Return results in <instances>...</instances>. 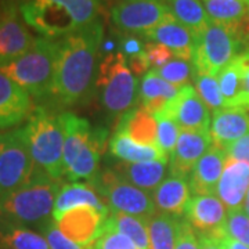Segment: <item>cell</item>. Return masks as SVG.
Listing matches in <instances>:
<instances>
[{"mask_svg": "<svg viewBox=\"0 0 249 249\" xmlns=\"http://www.w3.org/2000/svg\"><path fill=\"white\" fill-rule=\"evenodd\" d=\"M10 3L7 1H3V0H0V24H1V21H3V18L6 16V11H7V6H9Z\"/></svg>", "mask_w": 249, "mask_h": 249, "instance_id": "obj_50", "label": "cell"}, {"mask_svg": "<svg viewBox=\"0 0 249 249\" xmlns=\"http://www.w3.org/2000/svg\"><path fill=\"white\" fill-rule=\"evenodd\" d=\"M142 36L151 40L152 43L168 47L176 57H180L187 61L193 60L194 36L172 16L162 21L160 25L144 32Z\"/></svg>", "mask_w": 249, "mask_h": 249, "instance_id": "obj_21", "label": "cell"}, {"mask_svg": "<svg viewBox=\"0 0 249 249\" xmlns=\"http://www.w3.org/2000/svg\"><path fill=\"white\" fill-rule=\"evenodd\" d=\"M226 235L249 247V217L242 209H230L226 223Z\"/></svg>", "mask_w": 249, "mask_h": 249, "instance_id": "obj_38", "label": "cell"}, {"mask_svg": "<svg viewBox=\"0 0 249 249\" xmlns=\"http://www.w3.org/2000/svg\"><path fill=\"white\" fill-rule=\"evenodd\" d=\"M39 231L43 234L50 249H91V245H93L91 244V245L85 247V245H79V244L71 241L67 235L62 234L54 220H50L43 224L39 229Z\"/></svg>", "mask_w": 249, "mask_h": 249, "instance_id": "obj_39", "label": "cell"}, {"mask_svg": "<svg viewBox=\"0 0 249 249\" xmlns=\"http://www.w3.org/2000/svg\"><path fill=\"white\" fill-rule=\"evenodd\" d=\"M242 211L247 213V216L249 217V190L247 193V196H245V201H244V205H242Z\"/></svg>", "mask_w": 249, "mask_h": 249, "instance_id": "obj_52", "label": "cell"}, {"mask_svg": "<svg viewBox=\"0 0 249 249\" xmlns=\"http://www.w3.org/2000/svg\"><path fill=\"white\" fill-rule=\"evenodd\" d=\"M107 214L90 206H79L54 220L64 235L79 245H91L103 234Z\"/></svg>", "mask_w": 249, "mask_h": 249, "instance_id": "obj_13", "label": "cell"}, {"mask_svg": "<svg viewBox=\"0 0 249 249\" xmlns=\"http://www.w3.org/2000/svg\"><path fill=\"white\" fill-rule=\"evenodd\" d=\"M193 71H194L193 62L183 60V58L175 55L166 65H163L162 68L157 70L155 72L160 75L162 79L166 80L170 85L181 88V86L187 85Z\"/></svg>", "mask_w": 249, "mask_h": 249, "instance_id": "obj_36", "label": "cell"}, {"mask_svg": "<svg viewBox=\"0 0 249 249\" xmlns=\"http://www.w3.org/2000/svg\"><path fill=\"white\" fill-rule=\"evenodd\" d=\"M249 49L241 25H227L212 21L194 39V73L216 76L230 62Z\"/></svg>", "mask_w": 249, "mask_h": 249, "instance_id": "obj_5", "label": "cell"}, {"mask_svg": "<svg viewBox=\"0 0 249 249\" xmlns=\"http://www.w3.org/2000/svg\"><path fill=\"white\" fill-rule=\"evenodd\" d=\"M154 116H155L157 124H158V132H157L158 147L166 152V155L170 158L175 151L176 144H178L181 129L173 119H170L169 116L162 115V114Z\"/></svg>", "mask_w": 249, "mask_h": 249, "instance_id": "obj_37", "label": "cell"}, {"mask_svg": "<svg viewBox=\"0 0 249 249\" xmlns=\"http://www.w3.org/2000/svg\"><path fill=\"white\" fill-rule=\"evenodd\" d=\"M213 144L211 132L204 130H183L180 132L178 144L170 157L169 173L190 178L196 162Z\"/></svg>", "mask_w": 249, "mask_h": 249, "instance_id": "obj_15", "label": "cell"}, {"mask_svg": "<svg viewBox=\"0 0 249 249\" xmlns=\"http://www.w3.org/2000/svg\"><path fill=\"white\" fill-rule=\"evenodd\" d=\"M126 60H127V65H129L130 71L133 72L136 78H142L148 72V68H151L145 50L140 54H136L133 57H129Z\"/></svg>", "mask_w": 249, "mask_h": 249, "instance_id": "obj_45", "label": "cell"}, {"mask_svg": "<svg viewBox=\"0 0 249 249\" xmlns=\"http://www.w3.org/2000/svg\"><path fill=\"white\" fill-rule=\"evenodd\" d=\"M175 249H198V235L184 217L180 220L178 235Z\"/></svg>", "mask_w": 249, "mask_h": 249, "instance_id": "obj_43", "label": "cell"}, {"mask_svg": "<svg viewBox=\"0 0 249 249\" xmlns=\"http://www.w3.org/2000/svg\"><path fill=\"white\" fill-rule=\"evenodd\" d=\"M166 165L168 163H163L160 160L119 162L112 169L130 184L151 194L166 178V173L169 172Z\"/></svg>", "mask_w": 249, "mask_h": 249, "instance_id": "obj_24", "label": "cell"}, {"mask_svg": "<svg viewBox=\"0 0 249 249\" xmlns=\"http://www.w3.org/2000/svg\"><path fill=\"white\" fill-rule=\"evenodd\" d=\"M145 53H147L152 71L162 68L175 57V54L172 53V50H169L168 47L158 45V43H152V42L145 45Z\"/></svg>", "mask_w": 249, "mask_h": 249, "instance_id": "obj_41", "label": "cell"}, {"mask_svg": "<svg viewBox=\"0 0 249 249\" xmlns=\"http://www.w3.org/2000/svg\"><path fill=\"white\" fill-rule=\"evenodd\" d=\"M31 155L39 169L61 180L64 176V129L61 114L46 106L32 109L24 126Z\"/></svg>", "mask_w": 249, "mask_h": 249, "instance_id": "obj_4", "label": "cell"}, {"mask_svg": "<svg viewBox=\"0 0 249 249\" xmlns=\"http://www.w3.org/2000/svg\"><path fill=\"white\" fill-rule=\"evenodd\" d=\"M249 132V112L242 108H222L214 111L211 137L216 147L227 150L232 142Z\"/></svg>", "mask_w": 249, "mask_h": 249, "instance_id": "obj_19", "label": "cell"}, {"mask_svg": "<svg viewBox=\"0 0 249 249\" xmlns=\"http://www.w3.org/2000/svg\"><path fill=\"white\" fill-rule=\"evenodd\" d=\"M242 65V82H244V106L242 109L249 111V49L238 55Z\"/></svg>", "mask_w": 249, "mask_h": 249, "instance_id": "obj_46", "label": "cell"}, {"mask_svg": "<svg viewBox=\"0 0 249 249\" xmlns=\"http://www.w3.org/2000/svg\"><path fill=\"white\" fill-rule=\"evenodd\" d=\"M248 1V6H249V0H247ZM241 27H242V32H244V35H245V37H247V42L249 43V13L248 16L245 17V19H244V22L241 24Z\"/></svg>", "mask_w": 249, "mask_h": 249, "instance_id": "obj_49", "label": "cell"}, {"mask_svg": "<svg viewBox=\"0 0 249 249\" xmlns=\"http://www.w3.org/2000/svg\"><path fill=\"white\" fill-rule=\"evenodd\" d=\"M79 206H90L109 216V208L103 201L96 187L91 183H68L62 184L58 196L55 198L53 209V220H58L62 214Z\"/></svg>", "mask_w": 249, "mask_h": 249, "instance_id": "obj_22", "label": "cell"}, {"mask_svg": "<svg viewBox=\"0 0 249 249\" xmlns=\"http://www.w3.org/2000/svg\"><path fill=\"white\" fill-rule=\"evenodd\" d=\"M104 230L122 234L132 241L137 248L151 249L147 219L124 213H109L104 223Z\"/></svg>", "mask_w": 249, "mask_h": 249, "instance_id": "obj_31", "label": "cell"}, {"mask_svg": "<svg viewBox=\"0 0 249 249\" xmlns=\"http://www.w3.org/2000/svg\"><path fill=\"white\" fill-rule=\"evenodd\" d=\"M19 16V7L14 4L7 6L6 16L0 24V67L24 55L35 43Z\"/></svg>", "mask_w": 249, "mask_h": 249, "instance_id": "obj_14", "label": "cell"}, {"mask_svg": "<svg viewBox=\"0 0 249 249\" xmlns=\"http://www.w3.org/2000/svg\"><path fill=\"white\" fill-rule=\"evenodd\" d=\"M217 82L222 90L226 108H242L244 82H242V65L238 55L220 71V73L217 75Z\"/></svg>", "mask_w": 249, "mask_h": 249, "instance_id": "obj_32", "label": "cell"}, {"mask_svg": "<svg viewBox=\"0 0 249 249\" xmlns=\"http://www.w3.org/2000/svg\"><path fill=\"white\" fill-rule=\"evenodd\" d=\"M178 89L180 88L162 79L155 71H148L142 78L139 90V104L151 115L160 114L170 100L176 97Z\"/></svg>", "mask_w": 249, "mask_h": 249, "instance_id": "obj_25", "label": "cell"}, {"mask_svg": "<svg viewBox=\"0 0 249 249\" xmlns=\"http://www.w3.org/2000/svg\"><path fill=\"white\" fill-rule=\"evenodd\" d=\"M248 190L249 165L241 160L227 158L214 196L227 206L229 211L242 209Z\"/></svg>", "mask_w": 249, "mask_h": 249, "instance_id": "obj_17", "label": "cell"}, {"mask_svg": "<svg viewBox=\"0 0 249 249\" xmlns=\"http://www.w3.org/2000/svg\"><path fill=\"white\" fill-rule=\"evenodd\" d=\"M227 158L224 150L214 144L209 147L190 175V186L194 196L214 194Z\"/></svg>", "mask_w": 249, "mask_h": 249, "instance_id": "obj_20", "label": "cell"}, {"mask_svg": "<svg viewBox=\"0 0 249 249\" xmlns=\"http://www.w3.org/2000/svg\"><path fill=\"white\" fill-rule=\"evenodd\" d=\"M160 114L169 116L183 130L211 132V109L205 106L196 88L188 83L178 89L176 97L170 100Z\"/></svg>", "mask_w": 249, "mask_h": 249, "instance_id": "obj_11", "label": "cell"}, {"mask_svg": "<svg viewBox=\"0 0 249 249\" xmlns=\"http://www.w3.org/2000/svg\"><path fill=\"white\" fill-rule=\"evenodd\" d=\"M108 130L104 127H94L91 130L89 142L82 148L76 160L70 168L65 169V178L71 181H79L82 178L91 181L98 175V165L101 154L104 152L107 144Z\"/></svg>", "mask_w": 249, "mask_h": 249, "instance_id": "obj_23", "label": "cell"}, {"mask_svg": "<svg viewBox=\"0 0 249 249\" xmlns=\"http://www.w3.org/2000/svg\"><path fill=\"white\" fill-rule=\"evenodd\" d=\"M170 16L160 0H119L111 10L114 25L121 32L134 35H142Z\"/></svg>", "mask_w": 249, "mask_h": 249, "instance_id": "obj_10", "label": "cell"}, {"mask_svg": "<svg viewBox=\"0 0 249 249\" xmlns=\"http://www.w3.org/2000/svg\"><path fill=\"white\" fill-rule=\"evenodd\" d=\"M194 83H196V93L199 94V97L202 98L205 106L212 112L226 108L224 98L222 96V90H220L216 76L194 73Z\"/></svg>", "mask_w": 249, "mask_h": 249, "instance_id": "obj_35", "label": "cell"}, {"mask_svg": "<svg viewBox=\"0 0 249 249\" xmlns=\"http://www.w3.org/2000/svg\"><path fill=\"white\" fill-rule=\"evenodd\" d=\"M181 217L166 213H155L148 219L151 249H175Z\"/></svg>", "mask_w": 249, "mask_h": 249, "instance_id": "obj_33", "label": "cell"}, {"mask_svg": "<svg viewBox=\"0 0 249 249\" xmlns=\"http://www.w3.org/2000/svg\"><path fill=\"white\" fill-rule=\"evenodd\" d=\"M35 169L24 127L0 134V198L27 183Z\"/></svg>", "mask_w": 249, "mask_h": 249, "instance_id": "obj_9", "label": "cell"}, {"mask_svg": "<svg viewBox=\"0 0 249 249\" xmlns=\"http://www.w3.org/2000/svg\"><path fill=\"white\" fill-rule=\"evenodd\" d=\"M94 90L109 115H124L134 107L139 100V78L130 71L124 54L116 52L100 58Z\"/></svg>", "mask_w": 249, "mask_h": 249, "instance_id": "obj_7", "label": "cell"}, {"mask_svg": "<svg viewBox=\"0 0 249 249\" xmlns=\"http://www.w3.org/2000/svg\"><path fill=\"white\" fill-rule=\"evenodd\" d=\"M227 214V206L214 194H208L191 196L183 217L196 234L220 240L226 235Z\"/></svg>", "mask_w": 249, "mask_h": 249, "instance_id": "obj_12", "label": "cell"}, {"mask_svg": "<svg viewBox=\"0 0 249 249\" xmlns=\"http://www.w3.org/2000/svg\"><path fill=\"white\" fill-rule=\"evenodd\" d=\"M198 235V249H222L217 238L208 235Z\"/></svg>", "mask_w": 249, "mask_h": 249, "instance_id": "obj_47", "label": "cell"}, {"mask_svg": "<svg viewBox=\"0 0 249 249\" xmlns=\"http://www.w3.org/2000/svg\"><path fill=\"white\" fill-rule=\"evenodd\" d=\"M115 132L126 133L134 142H140L142 145L158 147L157 119L142 107H133L126 111L124 115H121Z\"/></svg>", "mask_w": 249, "mask_h": 249, "instance_id": "obj_26", "label": "cell"}, {"mask_svg": "<svg viewBox=\"0 0 249 249\" xmlns=\"http://www.w3.org/2000/svg\"><path fill=\"white\" fill-rule=\"evenodd\" d=\"M21 17L46 39H61L98 19L100 0H31Z\"/></svg>", "mask_w": 249, "mask_h": 249, "instance_id": "obj_2", "label": "cell"}, {"mask_svg": "<svg viewBox=\"0 0 249 249\" xmlns=\"http://www.w3.org/2000/svg\"><path fill=\"white\" fill-rule=\"evenodd\" d=\"M62 129H64V175L70 168L82 148L89 142L93 127L89 121L75 115L72 112H61Z\"/></svg>", "mask_w": 249, "mask_h": 249, "instance_id": "obj_28", "label": "cell"}, {"mask_svg": "<svg viewBox=\"0 0 249 249\" xmlns=\"http://www.w3.org/2000/svg\"><path fill=\"white\" fill-rule=\"evenodd\" d=\"M219 244H220V248L222 249H249V247L244 245L240 241L234 240L229 235H224L219 240Z\"/></svg>", "mask_w": 249, "mask_h": 249, "instance_id": "obj_48", "label": "cell"}, {"mask_svg": "<svg viewBox=\"0 0 249 249\" xmlns=\"http://www.w3.org/2000/svg\"><path fill=\"white\" fill-rule=\"evenodd\" d=\"M103 39L104 27L97 19L80 31L55 40L57 58L52 93L55 104L72 107L89 100L94 90Z\"/></svg>", "mask_w": 249, "mask_h": 249, "instance_id": "obj_1", "label": "cell"}, {"mask_svg": "<svg viewBox=\"0 0 249 249\" xmlns=\"http://www.w3.org/2000/svg\"><path fill=\"white\" fill-rule=\"evenodd\" d=\"M229 158L235 160H241L249 165V132L240 140L232 142L231 145L226 150Z\"/></svg>", "mask_w": 249, "mask_h": 249, "instance_id": "obj_44", "label": "cell"}, {"mask_svg": "<svg viewBox=\"0 0 249 249\" xmlns=\"http://www.w3.org/2000/svg\"><path fill=\"white\" fill-rule=\"evenodd\" d=\"M204 6L212 21L227 25H241L249 13L247 0H204Z\"/></svg>", "mask_w": 249, "mask_h": 249, "instance_id": "obj_34", "label": "cell"}, {"mask_svg": "<svg viewBox=\"0 0 249 249\" xmlns=\"http://www.w3.org/2000/svg\"><path fill=\"white\" fill-rule=\"evenodd\" d=\"M90 183L96 187L111 213L130 214L147 220L157 213L151 194L126 181L112 168L98 172Z\"/></svg>", "mask_w": 249, "mask_h": 249, "instance_id": "obj_8", "label": "cell"}, {"mask_svg": "<svg viewBox=\"0 0 249 249\" xmlns=\"http://www.w3.org/2000/svg\"><path fill=\"white\" fill-rule=\"evenodd\" d=\"M91 249H140L122 234L111 230H104L103 234L93 242Z\"/></svg>", "mask_w": 249, "mask_h": 249, "instance_id": "obj_40", "label": "cell"}, {"mask_svg": "<svg viewBox=\"0 0 249 249\" xmlns=\"http://www.w3.org/2000/svg\"><path fill=\"white\" fill-rule=\"evenodd\" d=\"M109 152L116 160L122 162H148V160H160L163 163L169 162L166 152L155 145H142L136 142L126 133L115 132L108 142Z\"/></svg>", "mask_w": 249, "mask_h": 249, "instance_id": "obj_27", "label": "cell"}, {"mask_svg": "<svg viewBox=\"0 0 249 249\" xmlns=\"http://www.w3.org/2000/svg\"><path fill=\"white\" fill-rule=\"evenodd\" d=\"M165 4L168 6L172 17L186 27L193 34L194 39L211 22L201 0H166Z\"/></svg>", "mask_w": 249, "mask_h": 249, "instance_id": "obj_30", "label": "cell"}, {"mask_svg": "<svg viewBox=\"0 0 249 249\" xmlns=\"http://www.w3.org/2000/svg\"><path fill=\"white\" fill-rule=\"evenodd\" d=\"M55 58L57 42L46 37H37L27 53L0 67V71L36 100H52Z\"/></svg>", "mask_w": 249, "mask_h": 249, "instance_id": "obj_6", "label": "cell"}, {"mask_svg": "<svg viewBox=\"0 0 249 249\" xmlns=\"http://www.w3.org/2000/svg\"><path fill=\"white\" fill-rule=\"evenodd\" d=\"M3 1H7L10 4H14V6H17V7H21V6L29 3L31 0H3Z\"/></svg>", "mask_w": 249, "mask_h": 249, "instance_id": "obj_51", "label": "cell"}, {"mask_svg": "<svg viewBox=\"0 0 249 249\" xmlns=\"http://www.w3.org/2000/svg\"><path fill=\"white\" fill-rule=\"evenodd\" d=\"M32 112L29 93L0 71V130L21 124Z\"/></svg>", "mask_w": 249, "mask_h": 249, "instance_id": "obj_16", "label": "cell"}, {"mask_svg": "<svg viewBox=\"0 0 249 249\" xmlns=\"http://www.w3.org/2000/svg\"><path fill=\"white\" fill-rule=\"evenodd\" d=\"M0 245L6 249H50L46 238L0 214Z\"/></svg>", "mask_w": 249, "mask_h": 249, "instance_id": "obj_29", "label": "cell"}, {"mask_svg": "<svg viewBox=\"0 0 249 249\" xmlns=\"http://www.w3.org/2000/svg\"><path fill=\"white\" fill-rule=\"evenodd\" d=\"M118 52L126 57H133L145 50V45L134 34H121L118 35Z\"/></svg>", "mask_w": 249, "mask_h": 249, "instance_id": "obj_42", "label": "cell"}, {"mask_svg": "<svg viewBox=\"0 0 249 249\" xmlns=\"http://www.w3.org/2000/svg\"><path fill=\"white\" fill-rule=\"evenodd\" d=\"M61 187V180L53 178L36 166L27 183L0 198V214L18 224L40 229L53 220L54 202Z\"/></svg>", "mask_w": 249, "mask_h": 249, "instance_id": "obj_3", "label": "cell"}, {"mask_svg": "<svg viewBox=\"0 0 249 249\" xmlns=\"http://www.w3.org/2000/svg\"><path fill=\"white\" fill-rule=\"evenodd\" d=\"M190 178L181 175L169 173L165 180L151 193L152 201L160 213L183 217L187 204L191 199Z\"/></svg>", "mask_w": 249, "mask_h": 249, "instance_id": "obj_18", "label": "cell"}]
</instances>
